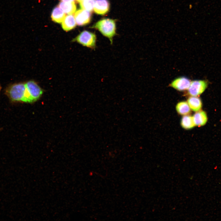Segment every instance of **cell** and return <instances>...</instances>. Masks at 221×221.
I'll return each mask as SVG.
<instances>
[{
  "label": "cell",
  "instance_id": "obj_1",
  "mask_svg": "<svg viewBox=\"0 0 221 221\" xmlns=\"http://www.w3.org/2000/svg\"><path fill=\"white\" fill-rule=\"evenodd\" d=\"M6 92L7 95L13 101L31 103L25 83L14 84L8 88Z\"/></svg>",
  "mask_w": 221,
  "mask_h": 221
},
{
  "label": "cell",
  "instance_id": "obj_2",
  "mask_svg": "<svg viewBox=\"0 0 221 221\" xmlns=\"http://www.w3.org/2000/svg\"><path fill=\"white\" fill-rule=\"evenodd\" d=\"M91 28L98 30L103 36L109 39L111 45L112 44L113 38L116 34L114 20L103 19L98 21Z\"/></svg>",
  "mask_w": 221,
  "mask_h": 221
},
{
  "label": "cell",
  "instance_id": "obj_3",
  "mask_svg": "<svg viewBox=\"0 0 221 221\" xmlns=\"http://www.w3.org/2000/svg\"><path fill=\"white\" fill-rule=\"evenodd\" d=\"M96 35L94 33L84 30L73 39V41H76L83 46L95 50L96 47Z\"/></svg>",
  "mask_w": 221,
  "mask_h": 221
},
{
  "label": "cell",
  "instance_id": "obj_4",
  "mask_svg": "<svg viewBox=\"0 0 221 221\" xmlns=\"http://www.w3.org/2000/svg\"><path fill=\"white\" fill-rule=\"evenodd\" d=\"M31 103L34 102L38 100L43 93L41 88L35 81L30 80L25 83Z\"/></svg>",
  "mask_w": 221,
  "mask_h": 221
},
{
  "label": "cell",
  "instance_id": "obj_5",
  "mask_svg": "<svg viewBox=\"0 0 221 221\" xmlns=\"http://www.w3.org/2000/svg\"><path fill=\"white\" fill-rule=\"evenodd\" d=\"M207 86V82L204 80L192 81L188 90V94L191 96H197L203 92Z\"/></svg>",
  "mask_w": 221,
  "mask_h": 221
},
{
  "label": "cell",
  "instance_id": "obj_6",
  "mask_svg": "<svg viewBox=\"0 0 221 221\" xmlns=\"http://www.w3.org/2000/svg\"><path fill=\"white\" fill-rule=\"evenodd\" d=\"M74 17L77 24L79 26H83L90 22L91 14L90 12L82 9L77 11Z\"/></svg>",
  "mask_w": 221,
  "mask_h": 221
},
{
  "label": "cell",
  "instance_id": "obj_7",
  "mask_svg": "<svg viewBox=\"0 0 221 221\" xmlns=\"http://www.w3.org/2000/svg\"><path fill=\"white\" fill-rule=\"evenodd\" d=\"M191 82L190 79L186 77H180L173 80L170 86L177 91H183L188 90Z\"/></svg>",
  "mask_w": 221,
  "mask_h": 221
},
{
  "label": "cell",
  "instance_id": "obj_8",
  "mask_svg": "<svg viewBox=\"0 0 221 221\" xmlns=\"http://www.w3.org/2000/svg\"><path fill=\"white\" fill-rule=\"evenodd\" d=\"M110 8V3L108 0H95L94 8L95 12L99 15L107 13Z\"/></svg>",
  "mask_w": 221,
  "mask_h": 221
},
{
  "label": "cell",
  "instance_id": "obj_9",
  "mask_svg": "<svg viewBox=\"0 0 221 221\" xmlns=\"http://www.w3.org/2000/svg\"><path fill=\"white\" fill-rule=\"evenodd\" d=\"M76 25V22L75 17L72 14H68L65 16L62 22V28L66 31L73 29Z\"/></svg>",
  "mask_w": 221,
  "mask_h": 221
},
{
  "label": "cell",
  "instance_id": "obj_10",
  "mask_svg": "<svg viewBox=\"0 0 221 221\" xmlns=\"http://www.w3.org/2000/svg\"><path fill=\"white\" fill-rule=\"evenodd\" d=\"M192 117L195 126H204L207 121L206 114L203 111H197Z\"/></svg>",
  "mask_w": 221,
  "mask_h": 221
},
{
  "label": "cell",
  "instance_id": "obj_11",
  "mask_svg": "<svg viewBox=\"0 0 221 221\" xmlns=\"http://www.w3.org/2000/svg\"><path fill=\"white\" fill-rule=\"evenodd\" d=\"M187 102L191 110L197 112L200 110L202 106L201 99L197 96H191L187 99Z\"/></svg>",
  "mask_w": 221,
  "mask_h": 221
},
{
  "label": "cell",
  "instance_id": "obj_12",
  "mask_svg": "<svg viewBox=\"0 0 221 221\" xmlns=\"http://www.w3.org/2000/svg\"><path fill=\"white\" fill-rule=\"evenodd\" d=\"M59 7L65 13L72 14L75 12L76 6L74 2H64L61 1L59 4Z\"/></svg>",
  "mask_w": 221,
  "mask_h": 221
},
{
  "label": "cell",
  "instance_id": "obj_13",
  "mask_svg": "<svg viewBox=\"0 0 221 221\" xmlns=\"http://www.w3.org/2000/svg\"><path fill=\"white\" fill-rule=\"evenodd\" d=\"M65 13L58 6L55 7L53 10L51 17L52 20L55 22H62L65 17Z\"/></svg>",
  "mask_w": 221,
  "mask_h": 221
},
{
  "label": "cell",
  "instance_id": "obj_14",
  "mask_svg": "<svg viewBox=\"0 0 221 221\" xmlns=\"http://www.w3.org/2000/svg\"><path fill=\"white\" fill-rule=\"evenodd\" d=\"M176 108L177 113L181 115L188 114L191 111V109L187 102L184 101L178 103Z\"/></svg>",
  "mask_w": 221,
  "mask_h": 221
},
{
  "label": "cell",
  "instance_id": "obj_15",
  "mask_svg": "<svg viewBox=\"0 0 221 221\" xmlns=\"http://www.w3.org/2000/svg\"><path fill=\"white\" fill-rule=\"evenodd\" d=\"M180 124L182 128L186 130L191 129L195 126L193 117L188 114L184 115L181 119Z\"/></svg>",
  "mask_w": 221,
  "mask_h": 221
},
{
  "label": "cell",
  "instance_id": "obj_16",
  "mask_svg": "<svg viewBox=\"0 0 221 221\" xmlns=\"http://www.w3.org/2000/svg\"><path fill=\"white\" fill-rule=\"evenodd\" d=\"M95 0H83L80 2V5L83 9L90 12L94 10Z\"/></svg>",
  "mask_w": 221,
  "mask_h": 221
},
{
  "label": "cell",
  "instance_id": "obj_17",
  "mask_svg": "<svg viewBox=\"0 0 221 221\" xmlns=\"http://www.w3.org/2000/svg\"><path fill=\"white\" fill-rule=\"evenodd\" d=\"M62 1L64 2H74V0H61Z\"/></svg>",
  "mask_w": 221,
  "mask_h": 221
},
{
  "label": "cell",
  "instance_id": "obj_18",
  "mask_svg": "<svg viewBox=\"0 0 221 221\" xmlns=\"http://www.w3.org/2000/svg\"><path fill=\"white\" fill-rule=\"evenodd\" d=\"M76 1L78 2H80L82 1L83 0H76Z\"/></svg>",
  "mask_w": 221,
  "mask_h": 221
}]
</instances>
